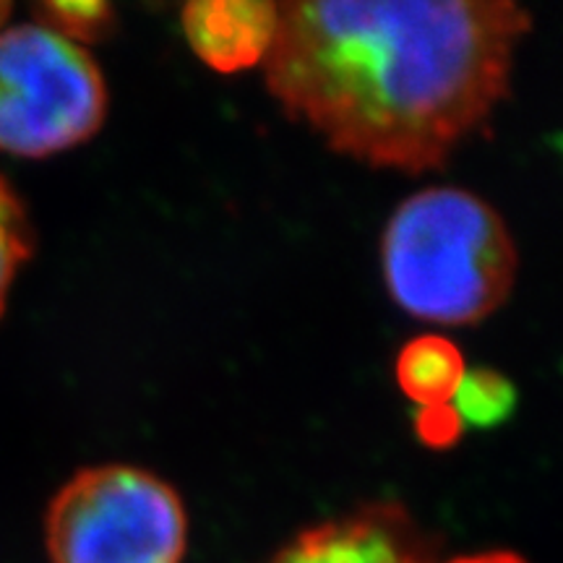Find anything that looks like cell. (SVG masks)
Wrapping results in <instances>:
<instances>
[{
	"instance_id": "cell-1",
	"label": "cell",
	"mask_w": 563,
	"mask_h": 563,
	"mask_svg": "<svg viewBox=\"0 0 563 563\" xmlns=\"http://www.w3.org/2000/svg\"><path fill=\"white\" fill-rule=\"evenodd\" d=\"M264 79L336 154L407 175L441 167L511 87L532 19L511 0L277 3Z\"/></svg>"
},
{
	"instance_id": "cell-2",
	"label": "cell",
	"mask_w": 563,
	"mask_h": 563,
	"mask_svg": "<svg viewBox=\"0 0 563 563\" xmlns=\"http://www.w3.org/2000/svg\"><path fill=\"white\" fill-rule=\"evenodd\" d=\"M519 253L496 207L460 186H431L391 211L382 274L399 311L439 327H473L509 300Z\"/></svg>"
},
{
	"instance_id": "cell-3",
	"label": "cell",
	"mask_w": 563,
	"mask_h": 563,
	"mask_svg": "<svg viewBox=\"0 0 563 563\" xmlns=\"http://www.w3.org/2000/svg\"><path fill=\"white\" fill-rule=\"evenodd\" d=\"M53 563H183L188 514L165 477L133 464L79 470L45 514Z\"/></svg>"
},
{
	"instance_id": "cell-4",
	"label": "cell",
	"mask_w": 563,
	"mask_h": 563,
	"mask_svg": "<svg viewBox=\"0 0 563 563\" xmlns=\"http://www.w3.org/2000/svg\"><path fill=\"white\" fill-rule=\"evenodd\" d=\"M108 118V84L84 45L51 26L0 32V152L42 159L84 144Z\"/></svg>"
},
{
	"instance_id": "cell-5",
	"label": "cell",
	"mask_w": 563,
	"mask_h": 563,
	"mask_svg": "<svg viewBox=\"0 0 563 563\" xmlns=\"http://www.w3.org/2000/svg\"><path fill=\"white\" fill-rule=\"evenodd\" d=\"M269 563H428L410 519L397 506H368L308 527Z\"/></svg>"
},
{
	"instance_id": "cell-6",
	"label": "cell",
	"mask_w": 563,
	"mask_h": 563,
	"mask_svg": "<svg viewBox=\"0 0 563 563\" xmlns=\"http://www.w3.org/2000/svg\"><path fill=\"white\" fill-rule=\"evenodd\" d=\"M279 9L269 0H201L180 13L188 45L220 74L264 66L277 34Z\"/></svg>"
},
{
	"instance_id": "cell-7",
	"label": "cell",
	"mask_w": 563,
	"mask_h": 563,
	"mask_svg": "<svg viewBox=\"0 0 563 563\" xmlns=\"http://www.w3.org/2000/svg\"><path fill=\"white\" fill-rule=\"evenodd\" d=\"M397 386L418 407L452 405L467 373L460 347L441 334L415 336L399 350Z\"/></svg>"
},
{
	"instance_id": "cell-8",
	"label": "cell",
	"mask_w": 563,
	"mask_h": 563,
	"mask_svg": "<svg viewBox=\"0 0 563 563\" xmlns=\"http://www.w3.org/2000/svg\"><path fill=\"white\" fill-rule=\"evenodd\" d=\"M452 405L460 412L464 426L493 428L514 412V407H517V389L498 371H467Z\"/></svg>"
},
{
	"instance_id": "cell-9",
	"label": "cell",
	"mask_w": 563,
	"mask_h": 563,
	"mask_svg": "<svg viewBox=\"0 0 563 563\" xmlns=\"http://www.w3.org/2000/svg\"><path fill=\"white\" fill-rule=\"evenodd\" d=\"M32 256V224L19 196L0 178V313L13 287V279Z\"/></svg>"
},
{
	"instance_id": "cell-10",
	"label": "cell",
	"mask_w": 563,
	"mask_h": 563,
	"mask_svg": "<svg viewBox=\"0 0 563 563\" xmlns=\"http://www.w3.org/2000/svg\"><path fill=\"white\" fill-rule=\"evenodd\" d=\"M40 24L81 45L102 40L115 24V16L104 3H47L40 9Z\"/></svg>"
},
{
	"instance_id": "cell-11",
	"label": "cell",
	"mask_w": 563,
	"mask_h": 563,
	"mask_svg": "<svg viewBox=\"0 0 563 563\" xmlns=\"http://www.w3.org/2000/svg\"><path fill=\"white\" fill-rule=\"evenodd\" d=\"M415 431L418 439L431 449H449L454 446L464 431V422L454 405H435L420 407L418 418H415Z\"/></svg>"
},
{
	"instance_id": "cell-12",
	"label": "cell",
	"mask_w": 563,
	"mask_h": 563,
	"mask_svg": "<svg viewBox=\"0 0 563 563\" xmlns=\"http://www.w3.org/2000/svg\"><path fill=\"white\" fill-rule=\"evenodd\" d=\"M446 563H527L522 555L509 553V551H488V553H473V555H460V559L446 561Z\"/></svg>"
}]
</instances>
